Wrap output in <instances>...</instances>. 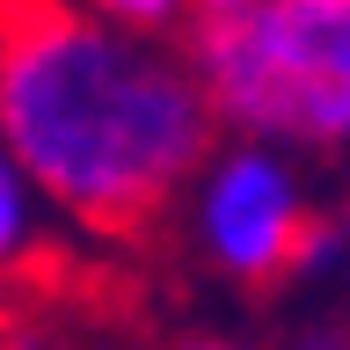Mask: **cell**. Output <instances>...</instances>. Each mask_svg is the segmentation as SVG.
I'll return each instance as SVG.
<instances>
[{
  "instance_id": "cell-1",
  "label": "cell",
  "mask_w": 350,
  "mask_h": 350,
  "mask_svg": "<svg viewBox=\"0 0 350 350\" xmlns=\"http://www.w3.org/2000/svg\"><path fill=\"white\" fill-rule=\"evenodd\" d=\"M212 139L219 117L190 59L161 37H124L81 0H0V146L59 219L139 234Z\"/></svg>"
},
{
  "instance_id": "cell-2",
  "label": "cell",
  "mask_w": 350,
  "mask_h": 350,
  "mask_svg": "<svg viewBox=\"0 0 350 350\" xmlns=\"http://www.w3.org/2000/svg\"><path fill=\"white\" fill-rule=\"evenodd\" d=\"M183 59L219 131L284 153H350V0H256L190 22Z\"/></svg>"
},
{
  "instance_id": "cell-3",
  "label": "cell",
  "mask_w": 350,
  "mask_h": 350,
  "mask_svg": "<svg viewBox=\"0 0 350 350\" xmlns=\"http://www.w3.org/2000/svg\"><path fill=\"white\" fill-rule=\"evenodd\" d=\"M175 204H183L190 248L226 284H248V292L292 278L306 226L321 219L299 175V153L270 146V139H241V131H219L204 146Z\"/></svg>"
},
{
  "instance_id": "cell-4",
  "label": "cell",
  "mask_w": 350,
  "mask_h": 350,
  "mask_svg": "<svg viewBox=\"0 0 350 350\" xmlns=\"http://www.w3.org/2000/svg\"><path fill=\"white\" fill-rule=\"evenodd\" d=\"M51 204H44V190L22 175V161L8 146H0V284L29 278V270H44L51 262V248H59V226H51Z\"/></svg>"
},
{
  "instance_id": "cell-5",
  "label": "cell",
  "mask_w": 350,
  "mask_h": 350,
  "mask_svg": "<svg viewBox=\"0 0 350 350\" xmlns=\"http://www.w3.org/2000/svg\"><path fill=\"white\" fill-rule=\"evenodd\" d=\"M81 8L103 15L109 29H124V37H161V44L190 22V0H81Z\"/></svg>"
},
{
  "instance_id": "cell-6",
  "label": "cell",
  "mask_w": 350,
  "mask_h": 350,
  "mask_svg": "<svg viewBox=\"0 0 350 350\" xmlns=\"http://www.w3.org/2000/svg\"><path fill=\"white\" fill-rule=\"evenodd\" d=\"M168 350H262V343H248V336H226V328H197V336H175Z\"/></svg>"
},
{
  "instance_id": "cell-7",
  "label": "cell",
  "mask_w": 350,
  "mask_h": 350,
  "mask_svg": "<svg viewBox=\"0 0 350 350\" xmlns=\"http://www.w3.org/2000/svg\"><path fill=\"white\" fill-rule=\"evenodd\" d=\"M241 8H256V0H190V22H212V15H241Z\"/></svg>"
},
{
  "instance_id": "cell-8",
  "label": "cell",
  "mask_w": 350,
  "mask_h": 350,
  "mask_svg": "<svg viewBox=\"0 0 350 350\" xmlns=\"http://www.w3.org/2000/svg\"><path fill=\"white\" fill-rule=\"evenodd\" d=\"M336 241H343V262H350V190H343V204H336Z\"/></svg>"
},
{
  "instance_id": "cell-9",
  "label": "cell",
  "mask_w": 350,
  "mask_h": 350,
  "mask_svg": "<svg viewBox=\"0 0 350 350\" xmlns=\"http://www.w3.org/2000/svg\"><path fill=\"white\" fill-rule=\"evenodd\" d=\"M299 350H350V336H306Z\"/></svg>"
}]
</instances>
